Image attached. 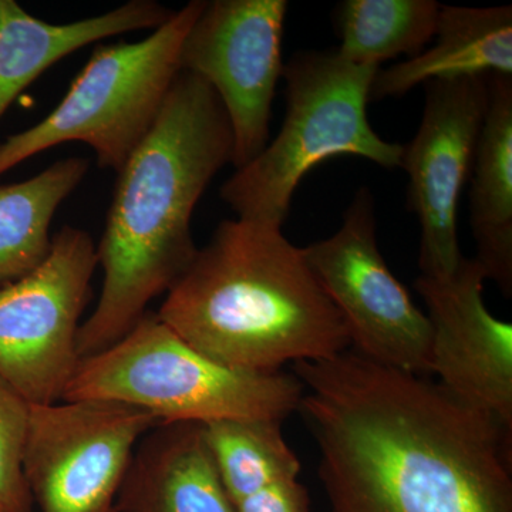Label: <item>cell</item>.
<instances>
[{
	"label": "cell",
	"instance_id": "1",
	"mask_svg": "<svg viewBox=\"0 0 512 512\" xmlns=\"http://www.w3.org/2000/svg\"><path fill=\"white\" fill-rule=\"evenodd\" d=\"M329 512H512V429L353 349L293 363Z\"/></svg>",
	"mask_w": 512,
	"mask_h": 512
},
{
	"label": "cell",
	"instance_id": "2",
	"mask_svg": "<svg viewBox=\"0 0 512 512\" xmlns=\"http://www.w3.org/2000/svg\"><path fill=\"white\" fill-rule=\"evenodd\" d=\"M232 130L214 89L181 70L147 137L121 168L97 247L99 302L77 333L80 360L116 345L167 293L198 248L191 218L232 160Z\"/></svg>",
	"mask_w": 512,
	"mask_h": 512
},
{
	"label": "cell",
	"instance_id": "3",
	"mask_svg": "<svg viewBox=\"0 0 512 512\" xmlns=\"http://www.w3.org/2000/svg\"><path fill=\"white\" fill-rule=\"evenodd\" d=\"M158 318L221 365L275 373L352 348L303 248L282 228L225 220L168 289Z\"/></svg>",
	"mask_w": 512,
	"mask_h": 512
},
{
	"label": "cell",
	"instance_id": "4",
	"mask_svg": "<svg viewBox=\"0 0 512 512\" xmlns=\"http://www.w3.org/2000/svg\"><path fill=\"white\" fill-rule=\"evenodd\" d=\"M302 396L295 375L221 365L147 312L116 345L80 360L62 402L127 404L160 423H282Z\"/></svg>",
	"mask_w": 512,
	"mask_h": 512
},
{
	"label": "cell",
	"instance_id": "5",
	"mask_svg": "<svg viewBox=\"0 0 512 512\" xmlns=\"http://www.w3.org/2000/svg\"><path fill=\"white\" fill-rule=\"evenodd\" d=\"M379 69L346 62L336 52L296 53L285 64L281 131L221 187L222 201L239 220L284 227L299 183L329 158L362 157L383 168L400 167L403 144L383 140L367 119Z\"/></svg>",
	"mask_w": 512,
	"mask_h": 512
},
{
	"label": "cell",
	"instance_id": "6",
	"mask_svg": "<svg viewBox=\"0 0 512 512\" xmlns=\"http://www.w3.org/2000/svg\"><path fill=\"white\" fill-rule=\"evenodd\" d=\"M204 6L192 0L140 42L97 46L59 106L0 146V175L73 141L92 148L99 167L120 173L156 124L181 72L185 36Z\"/></svg>",
	"mask_w": 512,
	"mask_h": 512
},
{
	"label": "cell",
	"instance_id": "7",
	"mask_svg": "<svg viewBox=\"0 0 512 512\" xmlns=\"http://www.w3.org/2000/svg\"><path fill=\"white\" fill-rule=\"evenodd\" d=\"M99 266L89 232L63 227L45 261L0 291V377L30 406H50L80 363L77 333Z\"/></svg>",
	"mask_w": 512,
	"mask_h": 512
},
{
	"label": "cell",
	"instance_id": "8",
	"mask_svg": "<svg viewBox=\"0 0 512 512\" xmlns=\"http://www.w3.org/2000/svg\"><path fill=\"white\" fill-rule=\"evenodd\" d=\"M375 197L357 190L332 237L303 248L355 352L413 375H431V325L380 254Z\"/></svg>",
	"mask_w": 512,
	"mask_h": 512
},
{
	"label": "cell",
	"instance_id": "9",
	"mask_svg": "<svg viewBox=\"0 0 512 512\" xmlns=\"http://www.w3.org/2000/svg\"><path fill=\"white\" fill-rule=\"evenodd\" d=\"M160 421L114 402L32 406L23 476L42 512H117L138 441Z\"/></svg>",
	"mask_w": 512,
	"mask_h": 512
},
{
	"label": "cell",
	"instance_id": "10",
	"mask_svg": "<svg viewBox=\"0 0 512 512\" xmlns=\"http://www.w3.org/2000/svg\"><path fill=\"white\" fill-rule=\"evenodd\" d=\"M286 0L205 2L181 46V70L217 93L232 130L231 164L251 163L269 143L272 101L284 74Z\"/></svg>",
	"mask_w": 512,
	"mask_h": 512
},
{
	"label": "cell",
	"instance_id": "11",
	"mask_svg": "<svg viewBox=\"0 0 512 512\" xmlns=\"http://www.w3.org/2000/svg\"><path fill=\"white\" fill-rule=\"evenodd\" d=\"M424 86L423 117L403 148L400 167L409 174V207L421 227V275L439 279L453 275L464 259L458 202L487 113L488 77L434 80Z\"/></svg>",
	"mask_w": 512,
	"mask_h": 512
},
{
	"label": "cell",
	"instance_id": "12",
	"mask_svg": "<svg viewBox=\"0 0 512 512\" xmlns=\"http://www.w3.org/2000/svg\"><path fill=\"white\" fill-rule=\"evenodd\" d=\"M487 279L477 259L464 258L447 278L420 275L414 289L431 325V373L441 386L512 429V325L485 306Z\"/></svg>",
	"mask_w": 512,
	"mask_h": 512
},
{
	"label": "cell",
	"instance_id": "13",
	"mask_svg": "<svg viewBox=\"0 0 512 512\" xmlns=\"http://www.w3.org/2000/svg\"><path fill=\"white\" fill-rule=\"evenodd\" d=\"M117 512H237L222 484L204 424L160 423L131 456Z\"/></svg>",
	"mask_w": 512,
	"mask_h": 512
},
{
	"label": "cell",
	"instance_id": "14",
	"mask_svg": "<svg viewBox=\"0 0 512 512\" xmlns=\"http://www.w3.org/2000/svg\"><path fill=\"white\" fill-rule=\"evenodd\" d=\"M173 13L154 0H131L104 15L53 25L15 0H0V119L23 90L63 57L107 37L160 28Z\"/></svg>",
	"mask_w": 512,
	"mask_h": 512
},
{
	"label": "cell",
	"instance_id": "15",
	"mask_svg": "<svg viewBox=\"0 0 512 512\" xmlns=\"http://www.w3.org/2000/svg\"><path fill=\"white\" fill-rule=\"evenodd\" d=\"M436 43L379 69L370 100L397 99L420 84L461 77H512V6L441 5Z\"/></svg>",
	"mask_w": 512,
	"mask_h": 512
},
{
	"label": "cell",
	"instance_id": "16",
	"mask_svg": "<svg viewBox=\"0 0 512 512\" xmlns=\"http://www.w3.org/2000/svg\"><path fill=\"white\" fill-rule=\"evenodd\" d=\"M470 191L477 262L504 296L512 295V77H488V106Z\"/></svg>",
	"mask_w": 512,
	"mask_h": 512
},
{
	"label": "cell",
	"instance_id": "17",
	"mask_svg": "<svg viewBox=\"0 0 512 512\" xmlns=\"http://www.w3.org/2000/svg\"><path fill=\"white\" fill-rule=\"evenodd\" d=\"M87 170L86 158H66L22 183L0 185V291L45 261L57 208L79 187Z\"/></svg>",
	"mask_w": 512,
	"mask_h": 512
},
{
	"label": "cell",
	"instance_id": "18",
	"mask_svg": "<svg viewBox=\"0 0 512 512\" xmlns=\"http://www.w3.org/2000/svg\"><path fill=\"white\" fill-rule=\"evenodd\" d=\"M440 3L434 0H345L335 12L336 53L357 66L419 55L436 35Z\"/></svg>",
	"mask_w": 512,
	"mask_h": 512
},
{
	"label": "cell",
	"instance_id": "19",
	"mask_svg": "<svg viewBox=\"0 0 512 512\" xmlns=\"http://www.w3.org/2000/svg\"><path fill=\"white\" fill-rule=\"evenodd\" d=\"M204 426L222 484L234 505L266 485L298 478L301 463L278 421L224 420Z\"/></svg>",
	"mask_w": 512,
	"mask_h": 512
},
{
	"label": "cell",
	"instance_id": "20",
	"mask_svg": "<svg viewBox=\"0 0 512 512\" xmlns=\"http://www.w3.org/2000/svg\"><path fill=\"white\" fill-rule=\"evenodd\" d=\"M32 406L0 377V512H32L23 451Z\"/></svg>",
	"mask_w": 512,
	"mask_h": 512
},
{
	"label": "cell",
	"instance_id": "21",
	"mask_svg": "<svg viewBox=\"0 0 512 512\" xmlns=\"http://www.w3.org/2000/svg\"><path fill=\"white\" fill-rule=\"evenodd\" d=\"M308 490L298 478L276 481L235 504L237 512H309Z\"/></svg>",
	"mask_w": 512,
	"mask_h": 512
}]
</instances>
